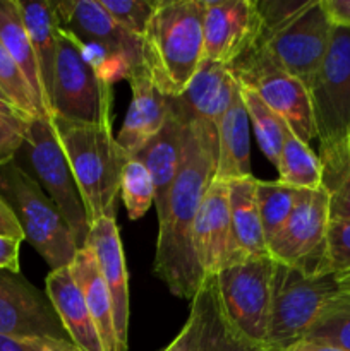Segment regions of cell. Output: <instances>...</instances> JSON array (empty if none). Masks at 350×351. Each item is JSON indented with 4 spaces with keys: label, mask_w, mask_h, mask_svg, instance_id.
I'll list each match as a JSON object with an SVG mask.
<instances>
[{
    "label": "cell",
    "mask_w": 350,
    "mask_h": 351,
    "mask_svg": "<svg viewBox=\"0 0 350 351\" xmlns=\"http://www.w3.org/2000/svg\"><path fill=\"white\" fill-rule=\"evenodd\" d=\"M340 287H350V274H345V276L338 278Z\"/></svg>",
    "instance_id": "cell-48"
},
{
    "label": "cell",
    "mask_w": 350,
    "mask_h": 351,
    "mask_svg": "<svg viewBox=\"0 0 350 351\" xmlns=\"http://www.w3.org/2000/svg\"><path fill=\"white\" fill-rule=\"evenodd\" d=\"M205 0H158L143 36V65L158 91L177 98L202 62Z\"/></svg>",
    "instance_id": "cell-3"
},
{
    "label": "cell",
    "mask_w": 350,
    "mask_h": 351,
    "mask_svg": "<svg viewBox=\"0 0 350 351\" xmlns=\"http://www.w3.org/2000/svg\"><path fill=\"white\" fill-rule=\"evenodd\" d=\"M340 290L335 274H305L277 264L268 348L283 351L304 339L325 302Z\"/></svg>",
    "instance_id": "cell-8"
},
{
    "label": "cell",
    "mask_w": 350,
    "mask_h": 351,
    "mask_svg": "<svg viewBox=\"0 0 350 351\" xmlns=\"http://www.w3.org/2000/svg\"><path fill=\"white\" fill-rule=\"evenodd\" d=\"M301 189L281 184L280 180H257L256 178V199L259 209L261 225H263L266 243L275 237V233L283 226L297 202Z\"/></svg>",
    "instance_id": "cell-30"
},
{
    "label": "cell",
    "mask_w": 350,
    "mask_h": 351,
    "mask_svg": "<svg viewBox=\"0 0 350 351\" xmlns=\"http://www.w3.org/2000/svg\"><path fill=\"white\" fill-rule=\"evenodd\" d=\"M21 240L9 239V237H0V271H9V273H19V252Z\"/></svg>",
    "instance_id": "cell-41"
},
{
    "label": "cell",
    "mask_w": 350,
    "mask_h": 351,
    "mask_svg": "<svg viewBox=\"0 0 350 351\" xmlns=\"http://www.w3.org/2000/svg\"><path fill=\"white\" fill-rule=\"evenodd\" d=\"M283 351H342L338 348H333V346L321 345V343L309 341V339H301V341L294 343L292 346L285 348Z\"/></svg>",
    "instance_id": "cell-45"
},
{
    "label": "cell",
    "mask_w": 350,
    "mask_h": 351,
    "mask_svg": "<svg viewBox=\"0 0 350 351\" xmlns=\"http://www.w3.org/2000/svg\"><path fill=\"white\" fill-rule=\"evenodd\" d=\"M329 219H350V171L329 192Z\"/></svg>",
    "instance_id": "cell-40"
},
{
    "label": "cell",
    "mask_w": 350,
    "mask_h": 351,
    "mask_svg": "<svg viewBox=\"0 0 350 351\" xmlns=\"http://www.w3.org/2000/svg\"><path fill=\"white\" fill-rule=\"evenodd\" d=\"M304 339L350 351V287H340L325 302Z\"/></svg>",
    "instance_id": "cell-28"
},
{
    "label": "cell",
    "mask_w": 350,
    "mask_h": 351,
    "mask_svg": "<svg viewBox=\"0 0 350 351\" xmlns=\"http://www.w3.org/2000/svg\"><path fill=\"white\" fill-rule=\"evenodd\" d=\"M78 47L86 64L106 84L113 86L120 79H129L130 74H132V67H130L129 60L124 58L122 55H117L113 51H110L103 45L93 43V41H84V43L78 41Z\"/></svg>",
    "instance_id": "cell-35"
},
{
    "label": "cell",
    "mask_w": 350,
    "mask_h": 351,
    "mask_svg": "<svg viewBox=\"0 0 350 351\" xmlns=\"http://www.w3.org/2000/svg\"><path fill=\"white\" fill-rule=\"evenodd\" d=\"M0 335L16 339L71 341L48 300L19 273L0 271Z\"/></svg>",
    "instance_id": "cell-13"
},
{
    "label": "cell",
    "mask_w": 350,
    "mask_h": 351,
    "mask_svg": "<svg viewBox=\"0 0 350 351\" xmlns=\"http://www.w3.org/2000/svg\"><path fill=\"white\" fill-rule=\"evenodd\" d=\"M129 82L132 98L122 129L115 139L124 153L132 158L163 127L170 113V103L153 84L144 65L132 71Z\"/></svg>",
    "instance_id": "cell-19"
},
{
    "label": "cell",
    "mask_w": 350,
    "mask_h": 351,
    "mask_svg": "<svg viewBox=\"0 0 350 351\" xmlns=\"http://www.w3.org/2000/svg\"><path fill=\"white\" fill-rule=\"evenodd\" d=\"M277 263L270 256L230 264L213 278L215 304L226 331L256 348H268Z\"/></svg>",
    "instance_id": "cell-5"
},
{
    "label": "cell",
    "mask_w": 350,
    "mask_h": 351,
    "mask_svg": "<svg viewBox=\"0 0 350 351\" xmlns=\"http://www.w3.org/2000/svg\"><path fill=\"white\" fill-rule=\"evenodd\" d=\"M307 2H299V0H266V2H256L257 12H259L261 24V36L277 31L278 27L290 23L295 16L302 12L309 5Z\"/></svg>",
    "instance_id": "cell-38"
},
{
    "label": "cell",
    "mask_w": 350,
    "mask_h": 351,
    "mask_svg": "<svg viewBox=\"0 0 350 351\" xmlns=\"http://www.w3.org/2000/svg\"><path fill=\"white\" fill-rule=\"evenodd\" d=\"M218 130L215 123H185L180 168L170 189L163 215L158 218L153 271L172 295L192 300L202 287V274L192 249V228L206 191L215 180Z\"/></svg>",
    "instance_id": "cell-1"
},
{
    "label": "cell",
    "mask_w": 350,
    "mask_h": 351,
    "mask_svg": "<svg viewBox=\"0 0 350 351\" xmlns=\"http://www.w3.org/2000/svg\"><path fill=\"white\" fill-rule=\"evenodd\" d=\"M209 304H211V280L202 281V287L191 300V312L182 326L180 332L163 351H199L208 321Z\"/></svg>",
    "instance_id": "cell-33"
},
{
    "label": "cell",
    "mask_w": 350,
    "mask_h": 351,
    "mask_svg": "<svg viewBox=\"0 0 350 351\" xmlns=\"http://www.w3.org/2000/svg\"><path fill=\"white\" fill-rule=\"evenodd\" d=\"M0 237H9V239L21 240V242L26 240L16 215L2 195H0Z\"/></svg>",
    "instance_id": "cell-43"
},
{
    "label": "cell",
    "mask_w": 350,
    "mask_h": 351,
    "mask_svg": "<svg viewBox=\"0 0 350 351\" xmlns=\"http://www.w3.org/2000/svg\"><path fill=\"white\" fill-rule=\"evenodd\" d=\"M329 38L331 24L323 10L321 0H311L290 23L259 36L253 48L275 67L307 86L325 60Z\"/></svg>",
    "instance_id": "cell-10"
},
{
    "label": "cell",
    "mask_w": 350,
    "mask_h": 351,
    "mask_svg": "<svg viewBox=\"0 0 350 351\" xmlns=\"http://www.w3.org/2000/svg\"><path fill=\"white\" fill-rule=\"evenodd\" d=\"M0 195L16 215L24 239L50 271L71 266L79 250L71 228L55 202L16 160L0 163Z\"/></svg>",
    "instance_id": "cell-6"
},
{
    "label": "cell",
    "mask_w": 350,
    "mask_h": 351,
    "mask_svg": "<svg viewBox=\"0 0 350 351\" xmlns=\"http://www.w3.org/2000/svg\"><path fill=\"white\" fill-rule=\"evenodd\" d=\"M278 180L295 189L314 191L323 185V165L318 154L290 130L285 132L280 160L277 165Z\"/></svg>",
    "instance_id": "cell-27"
},
{
    "label": "cell",
    "mask_w": 350,
    "mask_h": 351,
    "mask_svg": "<svg viewBox=\"0 0 350 351\" xmlns=\"http://www.w3.org/2000/svg\"><path fill=\"white\" fill-rule=\"evenodd\" d=\"M17 5H19L23 23L26 26L31 45H33L34 55H36L45 95H47L48 105H50L55 60H57L58 31H60L57 12H55L54 2H23V0H17Z\"/></svg>",
    "instance_id": "cell-26"
},
{
    "label": "cell",
    "mask_w": 350,
    "mask_h": 351,
    "mask_svg": "<svg viewBox=\"0 0 350 351\" xmlns=\"http://www.w3.org/2000/svg\"><path fill=\"white\" fill-rule=\"evenodd\" d=\"M237 88L239 82L230 65L202 60L187 88L177 98H168V103L172 113L184 123L205 120L218 125Z\"/></svg>",
    "instance_id": "cell-18"
},
{
    "label": "cell",
    "mask_w": 350,
    "mask_h": 351,
    "mask_svg": "<svg viewBox=\"0 0 350 351\" xmlns=\"http://www.w3.org/2000/svg\"><path fill=\"white\" fill-rule=\"evenodd\" d=\"M261 29L254 0H205L202 60L232 65L254 47Z\"/></svg>",
    "instance_id": "cell-14"
},
{
    "label": "cell",
    "mask_w": 350,
    "mask_h": 351,
    "mask_svg": "<svg viewBox=\"0 0 350 351\" xmlns=\"http://www.w3.org/2000/svg\"><path fill=\"white\" fill-rule=\"evenodd\" d=\"M50 120L71 165L89 226L103 218H115L120 178L130 158L113 137L112 125L75 123L55 117Z\"/></svg>",
    "instance_id": "cell-4"
},
{
    "label": "cell",
    "mask_w": 350,
    "mask_h": 351,
    "mask_svg": "<svg viewBox=\"0 0 350 351\" xmlns=\"http://www.w3.org/2000/svg\"><path fill=\"white\" fill-rule=\"evenodd\" d=\"M185 123L170 110L163 127L134 154V160L143 163L153 177L154 206L160 218L167 206L170 189L180 168L184 151Z\"/></svg>",
    "instance_id": "cell-21"
},
{
    "label": "cell",
    "mask_w": 350,
    "mask_h": 351,
    "mask_svg": "<svg viewBox=\"0 0 350 351\" xmlns=\"http://www.w3.org/2000/svg\"><path fill=\"white\" fill-rule=\"evenodd\" d=\"M158 2V0H156ZM156 2L151 0H100L103 9L112 16L119 26L143 40Z\"/></svg>",
    "instance_id": "cell-36"
},
{
    "label": "cell",
    "mask_w": 350,
    "mask_h": 351,
    "mask_svg": "<svg viewBox=\"0 0 350 351\" xmlns=\"http://www.w3.org/2000/svg\"><path fill=\"white\" fill-rule=\"evenodd\" d=\"M112 86L103 82L86 64L78 41L64 29L58 31L50 95L51 117L75 123L112 125Z\"/></svg>",
    "instance_id": "cell-7"
},
{
    "label": "cell",
    "mask_w": 350,
    "mask_h": 351,
    "mask_svg": "<svg viewBox=\"0 0 350 351\" xmlns=\"http://www.w3.org/2000/svg\"><path fill=\"white\" fill-rule=\"evenodd\" d=\"M21 151H26L33 170V175H30L55 202L79 249H82L88 239L89 221L71 165L50 119H34L27 123L26 139Z\"/></svg>",
    "instance_id": "cell-9"
},
{
    "label": "cell",
    "mask_w": 350,
    "mask_h": 351,
    "mask_svg": "<svg viewBox=\"0 0 350 351\" xmlns=\"http://www.w3.org/2000/svg\"><path fill=\"white\" fill-rule=\"evenodd\" d=\"M74 280L78 281L93 322L96 326L103 351H122L113 322V304L105 280L102 278L95 256L88 247L78 250L71 264Z\"/></svg>",
    "instance_id": "cell-24"
},
{
    "label": "cell",
    "mask_w": 350,
    "mask_h": 351,
    "mask_svg": "<svg viewBox=\"0 0 350 351\" xmlns=\"http://www.w3.org/2000/svg\"><path fill=\"white\" fill-rule=\"evenodd\" d=\"M0 91L14 103L27 120L48 119L41 113L38 99L16 62L0 48Z\"/></svg>",
    "instance_id": "cell-32"
},
{
    "label": "cell",
    "mask_w": 350,
    "mask_h": 351,
    "mask_svg": "<svg viewBox=\"0 0 350 351\" xmlns=\"http://www.w3.org/2000/svg\"><path fill=\"white\" fill-rule=\"evenodd\" d=\"M230 69L237 82L256 91L302 143L309 144L316 139L311 98L304 82L275 67L254 48L233 62Z\"/></svg>",
    "instance_id": "cell-11"
},
{
    "label": "cell",
    "mask_w": 350,
    "mask_h": 351,
    "mask_svg": "<svg viewBox=\"0 0 350 351\" xmlns=\"http://www.w3.org/2000/svg\"><path fill=\"white\" fill-rule=\"evenodd\" d=\"M88 247L95 256L113 304V322L120 350L129 348V276L115 218H103L89 226Z\"/></svg>",
    "instance_id": "cell-17"
},
{
    "label": "cell",
    "mask_w": 350,
    "mask_h": 351,
    "mask_svg": "<svg viewBox=\"0 0 350 351\" xmlns=\"http://www.w3.org/2000/svg\"><path fill=\"white\" fill-rule=\"evenodd\" d=\"M321 5L331 26L350 27V0H321Z\"/></svg>",
    "instance_id": "cell-42"
},
{
    "label": "cell",
    "mask_w": 350,
    "mask_h": 351,
    "mask_svg": "<svg viewBox=\"0 0 350 351\" xmlns=\"http://www.w3.org/2000/svg\"><path fill=\"white\" fill-rule=\"evenodd\" d=\"M58 26L78 41L100 43L127 58L136 71L143 65V40L112 19L100 0H60L54 2Z\"/></svg>",
    "instance_id": "cell-15"
},
{
    "label": "cell",
    "mask_w": 350,
    "mask_h": 351,
    "mask_svg": "<svg viewBox=\"0 0 350 351\" xmlns=\"http://www.w3.org/2000/svg\"><path fill=\"white\" fill-rule=\"evenodd\" d=\"M0 48L16 62L36 96L41 113L50 119V105L45 95L40 67L17 0H0Z\"/></svg>",
    "instance_id": "cell-25"
},
{
    "label": "cell",
    "mask_w": 350,
    "mask_h": 351,
    "mask_svg": "<svg viewBox=\"0 0 350 351\" xmlns=\"http://www.w3.org/2000/svg\"><path fill=\"white\" fill-rule=\"evenodd\" d=\"M199 351H277V350L249 346L246 345V343H240L239 339H235L229 331H226L222 319H220L218 311H216L215 291H213V281H211V304H209L208 321H206L205 336H202V343Z\"/></svg>",
    "instance_id": "cell-37"
},
{
    "label": "cell",
    "mask_w": 350,
    "mask_h": 351,
    "mask_svg": "<svg viewBox=\"0 0 350 351\" xmlns=\"http://www.w3.org/2000/svg\"><path fill=\"white\" fill-rule=\"evenodd\" d=\"M226 189H229V208L233 239L232 264L268 256L266 239H264L259 209H257L256 178L250 177L229 182Z\"/></svg>",
    "instance_id": "cell-23"
},
{
    "label": "cell",
    "mask_w": 350,
    "mask_h": 351,
    "mask_svg": "<svg viewBox=\"0 0 350 351\" xmlns=\"http://www.w3.org/2000/svg\"><path fill=\"white\" fill-rule=\"evenodd\" d=\"M318 274H350V219H329Z\"/></svg>",
    "instance_id": "cell-34"
},
{
    "label": "cell",
    "mask_w": 350,
    "mask_h": 351,
    "mask_svg": "<svg viewBox=\"0 0 350 351\" xmlns=\"http://www.w3.org/2000/svg\"><path fill=\"white\" fill-rule=\"evenodd\" d=\"M120 197L132 221L143 218L154 202L153 177L148 168L134 158L127 161L122 170Z\"/></svg>",
    "instance_id": "cell-31"
},
{
    "label": "cell",
    "mask_w": 350,
    "mask_h": 351,
    "mask_svg": "<svg viewBox=\"0 0 350 351\" xmlns=\"http://www.w3.org/2000/svg\"><path fill=\"white\" fill-rule=\"evenodd\" d=\"M239 88L242 101L246 105L247 115H249V122L253 123L261 151L268 158V161L271 165H275V168H277L278 160H280L281 146H283L285 132H287L288 125L285 123V120L281 117H278L256 95V91H253V89L242 84H239Z\"/></svg>",
    "instance_id": "cell-29"
},
{
    "label": "cell",
    "mask_w": 350,
    "mask_h": 351,
    "mask_svg": "<svg viewBox=\"0 0 350 351\" xmlns=\"http://www.w3.org/2000/svg\"><path fill=\"white\" fill-rule=\"evenodd\" d=\"M0 351H27V348L24 345V339H16L0 335Z\"/></svg>",
    "instance_id": "cell-46"
},
{
    "label": "cell",
    "mask_w": 350,
    "mask_h": 351,
    "mask_svg": "<svg viewBox=\"0 0 350 351\" xmlns=\"http://www.w3.org/2000/svg\"><path fill=\"white\" fill-rule=\"evenodd\" d=\"M27 351H82L72 341L65 339H24Z\"/></svg>",
    "instance_id": "cell-44"
},
{
    "label": "cell",
    "mask_w": 350,
    "mask_h": 351,
    "mask_svg": "<svg viewBox=\"0 0 350 351\" xmlns=\"http://www.w3.org/2000/svg\"><path fill=\"white\" fill-rule=\"evenodd\" d=\"M307 89L323 185L331 192L350 171V27L331 26L325 60Z\"/></svg>",
    "instance_id": "cell-2"
},
{
    "label": "cell",
    "mask_w": 350,
    "mask_h": 351,
    "mask_svg": "<svg viewBox=\"0 0 350 351\" xmlns=\"http://www.w3.org/2000/svg\"><path fill=\"white\" fill-rule=\"evenodd\" d=\"M329 223V191L321 185L301 189L290 216L266 243L268 256L277 264L318 274Z\"/></svg>",
    "instance_id": "cell-12"
},
{
    "label": "cell",
    "mask_w": 350,
    "mask_h": 351,
    "mask_svg": "<svg viewBox=\"0 0 350 351\" xmlns=\"http://www.w3.org/2000/svg\"><path fill=\"white\" fill-rule=\"evenodd\" d=\"M30 122L0 113V163L16 158V154L23 147L24 139H26V130Z\"/></svg>",
    "instance_id": "cell-39"
},
{
    "label": "cell",
    "mask_w": 350,
    "mask_h": 351,
    "mask_svg": "<svg viewBox=\"0 0 350 351\" xmlns=\"http://www.w3.org/2000/svg\"><path fill=\"white\" fill-rule=\"evenodd\" d=\"M45 293L54 305L69 339L82 351H103L81 288L72 276L71 266L50 271L45 281Z\"/></svg>",
    "instance_id": "cell-20"
},
{
    "label": "cell",
    "mask_w": 350,
    "mask_h": 351,
    "mask_svg": "<svg viewBox=\"0 0 350 351\" xmlns=\"http://www.w3.org/2000/svg\"><path fill=\"white\" fill-rule=\"evenodd\" d=\"M192 249L202 280H213L223 267L232 264V221L225 182L213 180L206 191L192 228Z\"/></svg>",
    "instance_id": "cell-16"
},
{
    "label": "cell",
    "mask_w": 350,
    "mask_h": 351,
    "mask_svg": "<svg viewBox=\"0 0 350 351\" xmlns=\"http://www.w3.org/2000/svg\"><path fill=\"white\" fill-rule=\"evenodd\" d=\"M249 115L237 88L225 115L216 125L218 130V158H216L215 180L229 182L253 177L250 171Z\"/></svg>",
    "instance_id": "cell-22"
},
{
    "label": "cell",
    "mask_w": 350,
    "mask_h": 351,
    "mask_svg": "<svg viewBox=\"0 0 350 351\" xmlns=\"http://www.w3.org/2000/svg\"><path fill=\"white\" fill-rule=\"evenodd\" d=\"M0 113H5V115H10V117H17V119H23V120H26V122H30V120H27L26 117H24L23 113L16 108V106H14V103L10 101V99L7 98L2 91H0Z\"/></svg>",
    "instance_id": "cell-47"
}]
</instances>
